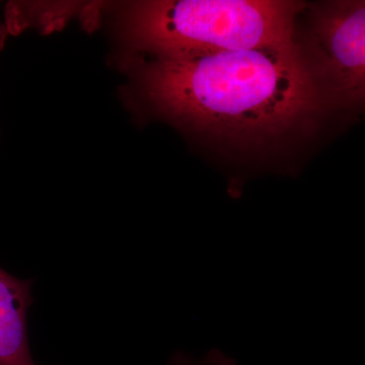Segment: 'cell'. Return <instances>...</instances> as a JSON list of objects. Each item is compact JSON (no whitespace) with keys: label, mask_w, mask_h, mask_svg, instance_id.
<instances>
[{"label":"cell","mask_w":365,"mask_h":365,"mask_svg":"<svg viewBox=\"0 0 365 365\" xmlns=\"http://www.w3.org/2000/svg\"><path fill=\"white\" fill-rule=\"evenodd\" d=\"M151 102L178 123L244 153L272 150L337 113L294 44L158 57Z\"/></svg>","instance_id":"cell-1"},{"label":"cell","mask_w":365,"mask_h":365,"mask_svg":"<svg viewBox=\"0 0 365 365\" xmlns=\"http://www.w3.org/2000/svg\"><path fill=\"white\" fill-rule=\"evenodd\" d=\"M306 4L284 0H179L138 4L129 33L158 57L294 44Z\"/></svg>","instance_id":"cell-2"},{"label":"cell","mask_w":365,"mask_h":365,"mask_svg":"<svg viewBox=\"0 0 365 365\" xmlns=\"http://www.w3.org/2000/svg\"><path fill=\"white\" fill-rule=\"evenodd\" d=\"M170 365H227V362L220 361V359H207L198 360L191 359L189 357L178 356L170 362Z\"/></svg>","instance_id":"cell-5"},{"label":"cell","mask_w":365,"mask_h":365,"mask_svg":"<svg viewBox=\"0 0 365 365\" xmlns=\"http://www.w3.org/2000/svg\"><path fill=\"white\" fill-rule=\"evenodd\" d=\"M2 41H4V34H2L1 30H0V46L2 44Z\"/></svg>","instance_id":"cell-6"},{"label":"cell","mask_w":365,"mask_h":365,"mask_svg":"<svg viewBox=\"0 0 365 365\" xmlns=\"http://www.w3.org/2000/svg\"><path fill=\"white\" fill-rule=\"evenodd\" d=\"M32 282L0 268V365H38L29 344Z\"/></svg>","instance_id":"cell-4"},{"label":"cell","mask_w":365,"mask_h":365,"mask_svg":"<svg viewBox=\"0 0 365 365\" xmlns=\"http://www.w3.org/2000/svg\"><path fill=\"white\" fill-rule=\"evenodd\" d=\"M309 29L297 42L337 112L365 110V0L311 4Z\"/></svg>","instance_id":"cell-3"}]
</instances>
